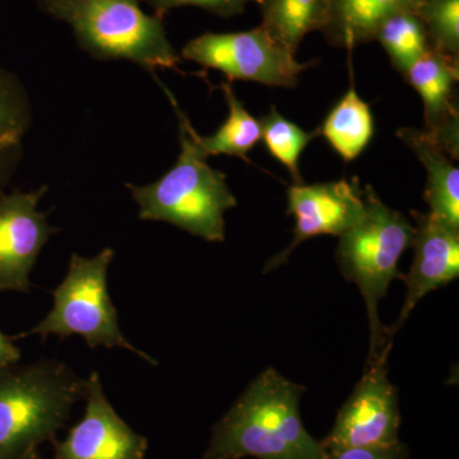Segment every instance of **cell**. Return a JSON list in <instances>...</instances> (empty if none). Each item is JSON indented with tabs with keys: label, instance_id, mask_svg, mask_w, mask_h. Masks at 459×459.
I'll use <instances>...</instances> for the list:
<instances>
[{
	"label": "cell",
	"instance_id": "6da1fadb",
	"mask_svg": "<svg viewBox=\"0 0 459 459\" xmlns=\"http://www.w3.org/2000/svg\"><path fill=\"white\" fill-rule=\"evenodd\" d=\"M304 386L268 368L214 425L204 459H323L301 420Z\"/></svg>",
	"mask_w": 459,
	"mask_h": 459
},
{
	"label": "cell",
	"instance_id": "7a4b0ae2",
	"mask_svg": "<svg viewBox=\"0 0 459 459\" xmlns=\"http://www.w3.org/2000/svg\"><path fill=\"white\" fill-rule=\"evenodd\" d=\"M179 119L180 155L161 179L148 186L126 184L140 207L138 219L171 223L211 243L225 240V212L237 205L226 175L205 162L190 135V122L170 91L162 86Z\"/></svg>",
	"mask_w": 459,
	"mask_h": 459
},
{
	"label": "cell",
	"instance_id": "3957f363",
	"mask_svg": "<svg viewBox=\"0 0 459 459\" xmlns=\"http://www.w3.org/2000/svg\"><path fill=\"white\" fill-rule=\"evenodd\" d=\"M84 394L86 379L59 359L0 368V459H25L54 442Z\"/></svg>",
	"mask_w": 459,
	"mask_h": 459
},
{
	"label": "cell",
	"instance_id": "277c9868",
	"mask_svg": "<svg viewBox=\"0 0 459 459\" xmlns=\"http://www.w3.org/2000/svg\"><path fill=\"white\" fill-rule=\"evenodd\" d=\"M365 211L360 221L340 237L336 259L341 273L356 283L370 325V352L368 360L377 358L394 344L386 342L385 327L380 323L377 307L385 298L392 281L403 279L398 261L412 247L415 226L394 208L388 207L370 186L364 189Z\"/></svg>",
	"mask_w": 459,
	"mask_h": 459
},
{
	"label": "cell",
	"instance_id": "5b68a950",
	"mask_svg": "<svg viewBox=\"0 0 459 459\" xmlns=\"http://www.w3.org/2000/svg\"><path fill=\"white\" fill-rule=\"evenodd\" d=\"M41 8L74 30L78 44L99 60H129L152 72L178 71L180 56L162 18L148 16L137 0H40Z\"/></svg>",
	"mask_w": 459,
	"mask_h": 459
},
{
	"label": "cell",
	"instance_id": "8992f818",
	"mask_svg": "<svg viewBox=\"0 0 459 459\" xmlns=\"http://www.w3.org/2000/svg\"><path fill=\"white\" fill-rule=\"evenodd\" d=\"M114 256L111 247L91 258L72 255L65 280L53 291V309L36 327L12 338L39 336L45 341L56 336L66 340L77 334L90 349L119 347L156 367L155 359L129 342L120 329L119 316L108 289V271Z\"/></svg>",
	"mask_w": 459,
	"mask_h": 459
},
{
	"label": "cell",
	"instance_id": "52a82bcc",
	"mask_svg": "<svg viewBox=\"0 0 459 459\" xmlns=\"http://www.w3.org/2000/svg\"><path fill=\"white\" fill-rule=\"evenodd\" d=\"M181 56L232 81L295 89L299 75L313 63H299L262 26L243 32H205L186 42Z\"/></svg>",
	"mask_w": 459,
	"mask_h": 459
},
{
	"label": "cell",
	"instance_id": "ba28073f",
	"mask_svg": "<svg viewBox=\"0 0 459 459\" xmlns=\"http://www.w3.org/2000/svg\"><path fill=\"white\" fill-rule=\"evenodd\" d=\"M368 360L360 382L341 407L331 433L322 440L325 451L392 446L400 442L401 413L397 388L388 379L389 352Z\"/></svg>",
	"mask_w": 459,
	"mask_h": 459
},
{
	"label": "cell",
	"instance_id": "9c48e42d",
	"mask_svg": "<svg viewBox=\"0 0 459 459\" xmlns=\"http://www.w3.org/2000/svg\"><path fill=\"white\" fill-rule=\"evenodd\" d=\"M287 213L295 219L294 238L280 255L265 264L267 273L285 264L292 252L307 238L320 235L341 237L356 225L364 214V189L358 179H341L290 186Z\"/></svg>",
	"mask_w": 459,
	"mask_h": 459
},
{
	"label": "cell",
	"instance_id": "30bf717a",
	"mask_svg": "<svg viewBox=\"0 0 459 459\" xmlns=\"http://www.w3.org/2000/svg\"><path fill=\"white\" fill-rule=\"evenodd\" d=\"M48 186L0 195V292L30 294V273L49 238L59 232L38 211Z\"/></svg>",
	"mask_w": 459,
	"mask_h": 459
},
{
	"label": "cell",
	"instance_id": "8fae6325",
	"mask_svg": "<svg viewBox=\"0 0 459 459\" xmlns=\"http://www.w3.org/2000/svg\"><path fill=\"white\" fill-rule=\"evenodd\" d=\"M86 412L63 442L54 440L53 459H144L146 437L134 430L111 406L98 371L86 377Z\"/></svg>",
	"mask_w": 459,
	"mask_h": 459
},
{
	"label": "cell",
	"instance_id": "7c38bea8",
	"mask_svg": "<svg viewBox=\"0 0 459 459\" xmlns=\"http://www.w3.org/2000/svg\"><path fill=\"white\" fill-rule=\"evenodd\" d=\"M411 216L415 220V258L402 279L407 285V296L400 316L394 325L385 327L386 342L391 344L419 301L459 276V230L448 228L430 213L411 211Z\"/></svg>",
	"mask_w": 459,
	"mask_h": 459
},
{
	"label": "cell",
	"instance_id": "4fadbf2b",
	"mask_svg": "<svg viewBox=\"0 0 459 459\" xmlns=\"http://www.w3.org/2000/svg\"><path fill=\"white\" fill-rule=\"evenodd\" d=\"M424 104V134L453 161L459 155V113L455 84L459 80V60L433 49L420 57L406 74Z\"/></svg>",
	"mask_w": 459,
	"mask_h": 459
},
{
	"label": "cell",
	"instance_id": "5bb4252c",
	"mask_svg": "<svg viewBox=\"0 0 459 459\" xmlns=\"http://www.w3.org/2000/svg\"><path fill=\"white\" fill-rule=\"evenodd\" d=\"M397 137L410 147L428 171L424 199L430 214L448 228L459 230V170L451 157L433 143L424 132L401 128Z\"/></svg>",
	"mask_w": 459,
	"mask_h": 459
},
{
	"label": "cell",
	"instance_id": "9a60e30c",
	"mask_svg": "<svg viewBox=\"0 0 459 459\" xmlns=\"http://www.w3.org/2000/svg\"><path fill=\"white\" fill-rule=\"evenodd\" d=\"M422 0H329L322 32L333 47L351 50L373 41L377 30L395 13L416 11Z\"/></svg>",
	"mask_w": 459,
	"mask_h": 459
},
{
	"label": "cell",
	"instance_id": "2e32d148",
	"mask_svg": "<svg viewBox=\"0 0 459 459\" xmlns=\"http://www.w3.org/2000/svg\"><path fill=\"white\" fill-rule=\"evenodd\" d=\"M262 27L280 47L295 56L307 33L322 31L329 0H256Z\"/></svg>",
	"mask_w": 459,
	"mask_h": 459
},
{
	"label": "cell",
	"instance_id": "e0dca14e",
	"mask_svg": "<svg viewBox=\"0 0 459 459\" xmlns=\"http://www.w3.org/2000/svg\"><path fill=\"white\" fill-rule=\"evenodd\" d=\"M30 120L31 111L22 83L16 75L0 68V195L20 161Z\"/></svg>",
	"mask_w": 459,
	"mask_h": 459
},
{
	"label": "cell",
	"instance_id": "ac0fdd59",
	"mask_svg": "<svg viewBox=\"0 0 459 459\" xmlns=\"http://www.w3.org/2000/svg\"><path fill=\"white\" fill-rule=\"evenodd\" d=\"M318 131L344 162H351L364 152L373 138V113L351 86L329 111Z\"/></svg>",
	"mask_w": 459,
	"mask_h": 459
},
{
	"label": "cell",
	"instance_id": "d6986e66",
	"mask_svg": "<svg viewBox=\"0 0 459 459\" xmlns=\"http://www.w3.org/2000/svg\"><path fill=\"white\" fill-rule=\"evenodd\" d=\"M220 89L229 107L228 119L210 137L199 135L190 124V135L207 159L210 156L228 155L252 164L247 153L262 140L261 122L244 108L243 102L235 95L231 82H223Z\"/></svg>",
	"mask_w": 459,
	"mask_h": 459
},
{
	"label": "cell",
	"instance_id": "ffe728a7",
	"mask_svg": "<svg viewBox=\"0 0 459 459\" xmlns=\"http://www.w3.org/2000/svg\"><path fill=\"white\" fill-rule=\"evenodd\" d=\"M374 40L385 48L392 65L402 74L431 49L427 29L416 11L400 12L386 18Z\"/></svg>",
	"mask_w": 459,
	"mask_h": 459
},
{
	"label": "cell",
	"instance_id": "44dd1931",
	"mask_svg": "<svg viewBox=\"0 0 459 459\" xmlns=\"http://www.w3.org/2000/svg\"><path fill=\"white\" fill-rule=\"evenodd\" d=\"M259 122L262 126V140L268 152L289 169L294 184L303 183V178L299 170V160L305 147L314 138L318 137L319 131H304L295 123L283 117L274 107H272L270 113L263 117Z\"/></svg>",
	"mask_w": 459,
	"mask_h": 459
},
{
	"label": "cell",
	"instance_id": "7402d4cb",
	"mask_svg": "<svg viewBox=\"0 0 459 459\" xmlns=\"http://www.w3.org/2000/svg\"><path fill=\"white\" fill-rule=\"evenodd\" d=\"M416 12L431 49L459 60V0H422Z\"/></svg>",
	"mask_w": 459,
	"mask_h": 459
},
{
	"label": "cell",
	"instance_id": "603a6c76",
	"mask_svg": "<svg viewBox=\"0 0 459 459\" xmlns=\"http://www.w3.org/2000/svg\"><path fill=\"white\" fill-rule=\"evenodd\" d=\"M155 11V16L162 18L169 11L184 5H195L204 8L220 17H232L240 14L246 9L247 3L256 0H146Z\"/></svg>",
	"mask_w": 459,
	"mask_h": 459
},
{
	"label": "cell",
	"instance_id": "cb8c5ba5",
	"mask_svg": "<svg viewBox=\"0 0 459 459\" xmlns=\"http://www.w3.org/2000/svg\"><path fill=\"white\" fill-rule=\"evenodd\" d=\"M323 459H409V449L401 442L392 446L334 449L325 451Z\"/></svg>",
	"mask_w": 459,
	"mask_h": 459
},
{
	"label": "cell",
	"instance_id": "d4e9b609",
	"mask_svg": "<svg viewBox=\"0 0 459 459\" xmlns=\"http://www.w3.org/2000/svg\"><path fill=\"white\" fill-rule=\"evenodd\" d=\"M21 360L20 349L14 344V340L0 331V368L17 364Z\"/></svg>",
	"mask_w": 459,
	"mask_h": 459
},
{
	"label": "cell",
	"instance_id": "484cf974",
	"mask_svg": "<svg viewBox=\"0 0 459 459\" xmlns=\"http://www.w3.org/2000/svg\"><path fill=\"white\" fill-rule=\"evenodd\" d=\"M25 459H45V458H42L40 455V453H39L38 451H33L32 453H30V455H27V457Z\"/></svg>",
	"mask_w": 459,
	"mask_h": 459
}]
</instances>
